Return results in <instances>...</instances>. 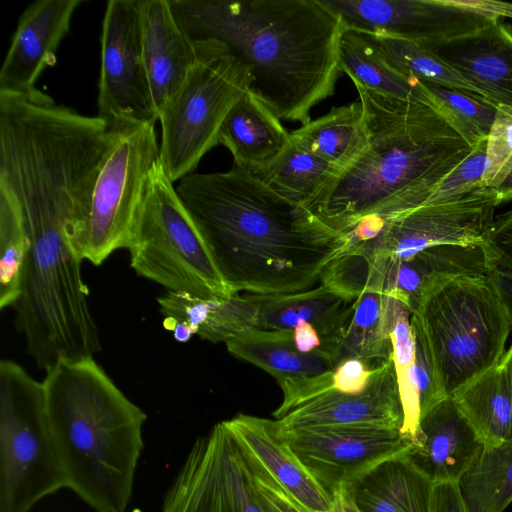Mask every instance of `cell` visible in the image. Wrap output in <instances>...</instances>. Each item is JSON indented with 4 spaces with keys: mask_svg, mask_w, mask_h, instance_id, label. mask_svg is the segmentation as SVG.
Returning <instances> with one entry per match:
<instances>
[{
    "mask_svg": "<svg viewBox=\"0 0 512 512\" xmlns=\"http://www.w3.org/2000/svg\"><path fill=\"white\" fill-rule=\"evenodd\" d=\"M256 301L252 294H235L226 299H212L206 321L197 335L210 342H225L256 328Z\"/></svg>",
    "mask_w": 512,
    "mask_h": 512,
    "instance_id": "cell-35",
    "label": "cell"
},
{
    "mask_svg": "<svg viewBox=\"0 0 512 512\" xmlns=\"http://www.w3.org/2000/svg\"><path fill=\"white\" fill-rule=\"evenodd\" d=\"M354 85L364 110L368 146L303 207L318 226L339 239L359 220L472 149L435 108Z\"/></svg>",
    "mask_w": 512,
    "mask_h": 512,
    "instance_id": "cell-4",
    "label": "cell"
},
{
    "mask_svg": "<svg viewBox=\"0 0 512 512\" xmlns=\"http://www.w3.org/2000/svg\"><path fill=\"white\" fill-rule=\"evenodd\" d=\"M290 142L340 172L345 170L365 151L369 143L362 104L353 102L331 108L327 114L292 131Z\"/></svg>",
    "mask_w": 512,
    "mask_h": 512,
    "instance_id": "cell-26",
    "label": "cell"
},
{
    "mask_svg": "<svg viewBox=\"0 0 512 512\" xmlns=\"http://www.w3.org/2000/svg\"><path fill=\"white\" fill-rule=\"evenodd\" d=\"M252 295L257 306L256 328L293 330L307 323L317 330L322 343L344 323L355 300L324 282L299 292Z\"/></svg>",
    "mask_w": 512,
    "mask_h": 512,
    "instance_id": "cell-24",
    "label": "cell"
},
{
    "mask_svg": "<svg viewBox=\"0 0 512 512\" xmlns=\"http://www.w3.org/2000/svg\"><path fill=\"white\" fill-rule=\"evenodd\" d=\"M434 108L472 147L486 140L497 114V106L468 92L421 82Z\"/></svg>",
    "mask_w": 512,
    "mask_h": 512,
    "instance_id": "cell-33",
    "label": "cell"
},
{
    "mask_svg": "<svg viewBox=\"0 0 512 512\" xmlns=\"http://www.w3.org/2000/svg\"><path fill=\"white\" fill-rule=\"evenodd\" d=\"M376 368L362 359H345L331 371L330 386L343 393L362 392L370 383Z\"/></svg>",
    "mask_w": 512,
    "mask_h": 512,
    "instance_id": "cell-38",
    "label": "cell"
},
{
    "mask_svg": "<svg viewBox=\"0 0 512 512\" xmlns=\"http://www.w3.org/2000/svg\"><path fill=\"white\" fill-rule=\"evenodd\" d=\"M429 512H466L456 482L434 484Z\"/></svg>",
    "mask_w": 512,
    "mask_h": 512,
    "instance_id": "cell-40",
    "label": "cell"
},
{
    "mask_svg": "<svg viewBox=\"0 0 512 512\" xmlns=\"http://www.w3.org/2000/svg\"><path fill=\"white\" fill-rule=\"evenodd\" d=\"M491 191L495 193L498 205L512 201V164L499 184Z\"/></svg>",
    "mask_w": 512,
    "mask_h": 512,
    "instance_id": "cell-45",
    "label": "cell"
},
{
    "mask_svg": "<svg viewBox=\"0 0 512 512\" xmlns=\"http://www.w3.org/2000/svg\"><path fill=\"white\" fill-rule=\"evenodd\" d=\"M411 309L397 297L379 289L364 288L352 303L340 328L320 347L334 368L343 360L358 358L379 367L392 356L391 332Z\"/></svg>",
    "mask_w": 512,
    "mask_h": 512,
    "instance_id": "cell-21",
    "label": "cell"
},
{
    "mask_svg": "<svg viewBox=\"0 0 512 512\" xmlns=\"http://www.w3.org/2000/svg\"><path fill=\"white\" fill-rule=\"evenodd\" d=\"M344 30L399 38L429 49L475 32L493 20L452 0H322Z\"/></svg>",
    "mask_w": 512,
    "mask_h": 512,
    "instance_id": "cell-14",
    "label": "cell"
},
{
    "mask_svg": "<svg viewBox=\"0 0 512 512\" xmlns=\"http://www.w3.org/2000/svg\"><path fill=\"white\" fill-rule=\"evenodd\" d=\"M492 266L485 245L434 246L397 262L394 287L416 309L425 291L437 282L455 276L486 275Z\"/></svg>",
    "mask_w": 512,
    "mask_h": 512,
    "instance_id": "cell-27",
    "label": "cell"
},
{
    "mask_svg": "<svg viewBox=\"0 0 512 512\" xmlns=\"http://www.w3.org/2000/svg\"><path fill=\"white\" fill-rule=\"evenodd\" d=\"M43 385L65 487L96 512H125L147 415L93 357L57 362Z\"/></svg>",
    "mask_w": 512,
    "mask_h": 512,
    "instance_id": "cell-3",
    "label": "cell"
},
{
    "mask_svg": "<svg viewBox=\"0 0 512 512\" xmlns=\"http://www.w3.org/2000/svg\"><path fill=\"white\" fill-rule=\"evenodd\" d=\"M176 191L234 294L275 295L321 282L341 241L252 173L189 174Z\"/></svg>",
    "mask_w": 512,
    "mask_h": 512,
    "instance_id": "cell-1",
    "label": "cell"
},
{
    "mask_svg": "<svg viewBox=\"0 0 512 512\" xmlns=\"http://www.w3.org/2000/svg\"><path fill=\"white\" fill-rule=\"evenodd\" d=\"M330 373L314 378L309 398L275 419L280 428L356 425L401 430L403 409L392 356L376 368L359 393L333 389Z\"/></svg>",
    "mask_w": 512,
    "mask_h": 512,
    "instance_id": "cell-15",
    "label": "cell"
},
{
    "mask_svg": "<svg viewBox=\"0 0 512 512\" xmlns=\"http://www.w3.org/2000/svg\"><path fill=\"white\" fill-rule=\"evenodd\" d=\"M161 512H264L251 467L224 421L195 440Z\"/></svg>",
    "mask_w": 512,
    "mask_h": 512,
    "instance_id": "cell-12",
    "label": "cell"
},
{
    "mask_svg": "<svg viewBox=\"0 0 512 512\" xmlns=\"http://www.w3.org/2000/svg\"><path fill=\"white\" fill-rule=\"evenodd\" d=\"M433 486L406 451L384 460L347 489L359 512H429Z\"/></svg>",
    "mask_w": 512,
    "mask_h": 512,
    "instance_id": "cell-23",
    "label": "cell"
},
{
    "mask_svg": "<svg viewBox=\"0 0 512 512\" xmlns=\"http://www.w3.org/2000/svg\"><path fill=\"white\" fill-rule=\"evenodd\" d=\"M113 131L85 218L71 238L78 257L94 265L130 246L150 172L160 159L155 124Z\"/></svg>",
    "mask_w": 512,
    "mask_h": 512,
    "instance_id": "cell-9",
    "label": "cell"
},
{
    "mask_svg": "<svg viewBox=\"0 0 512 512\" xmlns=\"http://www.w3.org/2000/svg\"><path fill=\"white\" fill-rule=\"evenodd\" d=\"M339 172L290 142L272 163L253 175L282 198L303 208Z\"/></svg>",
    "mask_w": 512,
    "mask_h": 512,
    "instance_id": "cell-31",
    "label": "cell"
},
{
    "mask_svg": "<svg viewBox=\"0 0 512 512\" xmlns=\"http://www.w3.org/2000/svg\"><path fill=\"white\" fill-rule=\"evenodd\" d=\"M140 12L143 56L159 118L195 63L196 44L168 0H141Z\"/></svg>",
    "mask_w": 512,
    "mask_h": 512,
    "instance_id": "cell-20",
    "label": "cell"
},
{
    "mask_svg": "<svg viewBox=\"0 0 512 512\" xmlns=\"http://www.w3.org/2000/svg\"><path fill=\"white\" fill-rule=\"evenodd\" d=\"M82 0H36L20 15L0 69V93L36 89L41 73L57 61V50L70 30Z\"/></svg>",
    "mask_w": 512,
    "mask_h": 512,
    "instance_id": "cell-16",
    "label": "cell"
},
{
    "mask_svg": "<svg viewBox=\"0 0 512 512\" xmlns=\"http://www.w3.org/2000/svg\"><path fill=\"white\" fill-rule=\"evenodd\" d=\"M228 351L273 376L277 382L316 377L334 369L321 348L303 353L296 347L293 330L253 328L226 343Z\"/></svg>",
    "mask_w": 512,
    "mask_h": 512,
    "instance_id": "cell-25",
    "label": "cell"
},
{
    "mask_svg": "<svg viewBox=\"0 0 512 512\" xmlns=\"http://www.w3.org/2000/svg\"><path fill=\"white\" fill-rule=\"evenodd\" d=\"M128 250L134 271L168 291L203 299L235 295L220 274L160 159L150 172Z\"/></svg>",
    "mask_w": 512,
    "mask_h": 512,
    "instance_id": "cell-6",
    "label": "cell"
},
{
    "mask_svg": "<svg viewBox=\"0 0 512 512\" xmlns=\"http://www.w3.org/2000/svg\"><path fill=\"white\" fill-rule=\"evenodd\" d=\"M411 326L424 342L446 397L500 361L511 331L487 274L434 284L412 313Z\"/></svg>",
    "mask_w": 512,
    "mask_h": 512,
    "instance_id": "cell-5",
    "label": "cell"
},
{
    "mask_svg": "<svg viewBox=\"0 0 512 512\" xmlns=\"http://www.w3.org/2000/svg\"><path fill=\"white\" fill-rule=\"evenodd\" d=\"M460 7L489 15L493 18H512V3L499 0H452Z\"/></svg>",
    "mask_w": 512,
    "mask_h": 512,
    "instance_id": "cell-42",
    "label": "cell"
},
{
    "mask_svg": "<svg viewBox=\"0 0 512 512\" xmlns=\"http://www.w3.org/2000/svg\"><path fill=\"white\" fill-rule=\"evenodd\" d=\"M367 36L384 59L400 73L420 82L457 89L482 97L473 86L432 51L395 37Z\"/></svg>",
    "mask_w": 512,
    "mask_h": 512,
    "instance_id": "cell-32",
    "label": "cell"
},
{
    "mask_svg": "<svg viewBox=\"0 0 512 512\" xmlns=\"http://www.w3.org/2000/svg\"><path fill=\"white\" fill-rule=\"evenodd\" d=\"M65 487L51 435L43 382L12 360L0 362V512H29Z\"/></svg>",
    "mask_w": 512,
    "mask_h": 512,
    "instance_id": "cell-8",
    "label": "cell"
},
{
    "mask_svg": "<svg viewBox=\"0 0 512 512\" xmlns=\"http://www.w3.org/2000/svg\"><path fill=\"white\" fill-rule=\"evenodd\" d=\"M164 326L172 331L175 340L181 343L188 342L195 335L194 330L184 321L165 318Z\"/></svg>",
    "mask_w": 512,
    "mask_h": 512,
    "instance_id": "cell-44",
    "label": "cell"
},
{
    "mask_svg": "<svg viewBox=\"0 0 512 512\" xmlns=\"http://www.w3.org/2000/svg\"><path fill=\"white\" fill-rule=\"evenodd\" d=\"M497 206L482 187L389 218H363L341 235L337 256L407 261L434 246L485 245Z\"/></svg>",
    "mask_w": 512,
    "mask_h": 512,
    "instance_id": "cell-10",
    "label": "cell"
},
{
    "mask_svg": "<svg viewBox=\"0 0 512 512\" xmlns=\"http://www.w3.org/2000/svg\"><path fill=\"white\" fill-rule=\"evenodd\" d=\"M483 447L452 398L447 397L422 417L407 454L434 484L457 483Z\"/></svg>",
    "mask_w": 512,
    "mask_h": 512,
    "instance_id": "cell-19",
    "label": "cell"
},
{
    "mask_svg": "<svg viewBox=\"0 0 512 512\" xmlns=\"http://www.w3.org/2000/svg\"><path fill=\"white\" fill-rule=\"evenodd\" d=\"M280 120L248 88L223 120L218 144L231 152L234 166L257 174L290 143V133Z\"/></svg>",
    "mask_w": 512,
    "mask_h": 512,
    "instance_id": "cell-22",
    "label": "cell"
},
{
    "mask_svg": "<svg viewBox=\"0 0 512 512\" xmlns=\"http://www.w3.org/2000/svg\"><path fill=\"white\" fill-rule=\"evenodd\" d=\"M141 0H110L102 21L97 117L111 130L159 121L142 50Z\"/></svg>",
    "mask_w": 512,
    "mask_h": 512,
    "instance_id": "cell-11",
    "label": "cell"
},
{
    "mask_svg": "<svg viewBox=\"0 0 512 512\" xmlns=\"http://www.w3.org/2000/svg\"><path fill=\"white\" fill-rule=\"evenodd\" d=\"M500 362L505 370V373H506V376L508 379V383L510 386V390H511V395H512V344L505 351ZM510 442H512V433H511V441Z\"/></svg>",
    "mask_w": 512,
    "mask_h": 512,
    "instance_id": "cell-46",
    "label": "cell"
},
{
    "mask_svg": "<svg viewBox=\"0 0 512 512\" xmlns=\"http://www.w3.org/2000/svg\"><path fill=\"white\" fill-rule=\"evenodd\" d=\"M276 421V420H275ZM279 435L332 496L384 460L408 451L399 430L376 426H320L282 429Z\"/></svg>",
    "mask_w": 512,
    "mask_h": 512,
    "instance_id": "cell-13",
    "label": "cell"
},
{
    "mask_svg": "<svg viewBox=\"0 0 512 512\" xmlns=\"http://www.w3.org/2000/svg\"><path fill=\"white\" fill-rule=\"evenodd\" d=\"M487 276L504 308L512 329V270L493 264Z\"/></svg>",
    "mask_w": 512,
    "mask_h": 512,
    "instance_id": "cell-41",
    "label": "cell"
},
{
    "mask_svg": "<svg viewBox=\"0 0 512 512\" xmlns=\"http://www.w3.org/2000/svg\"><path fill=\"white\" fill-rule=\"evenodd\" d=\"M339 65L353 83L392 98L419 102L434 108L423 84L392 67L365 35L344 30L339 45Z\"/></svg>",
    "mask_w": 512,
    "mask_h": 512,
    "instance_id": "cell-29",
    "label": "cell"
},
{
    "mask_svg": "<svg viewBox=\"0 0 512 512\" xmlns=\"http://www.w3.org/2000/svg\"><path fill=\"white\" fill-rule=\"evenodd\" d=\"M250 467L253 491L264 512H315L303 507L270 477L251 465ZM333 496L332 506L323 512H359L346 486H342Z\"/></svg>",
    "mask_w": 512,
    "mask_h": 512,
    "instance_id": "cell-36",
    "label": "cell"
},
{
    "mask_svg": "<svg viewBox=\"0 0 512 512\" xmlns=\"http://www.w3.org/2000/svg\"><path fill=\"white\" fill-rule=\"evenodd\" d=\"M390 339L403 409V425L400 432L405 437L412 439L421 420V409L415 372L416 345L411 326V315H405L398 319Z\"/></svg>",
    "mask_w": 512,
    "mask_h": 512,
    "instance_id": "cell-34",
    "label": "cell"
},
{
    "mask_svg": "<svg viewBox=\"0 0 512 512\" xmlns=\"http://www.w3.org/2000/svg\"><path fill=\"white\" fill-rule=\"evenodd\" d=\"M512 164V108L499 106L488 135L484 187L494 189Z\"/></svg>",
    "mask_w": 512,
    "mask_h": 512,
    "instance_id": "cell-37",
    "label": "cell"
},
{
    "mask_svg": "<svg viewBox=\"0 0 512 512\" xmlns=\"http://www.w3.org/2000/svg\"><path fill=\"white\" fill-rule=\"evenodd\" d=\"M450 397L483 445L511 441L512 395L500 361Z\"/></svg>",
    "mask_w": 512,
    "mask_h": 512,
    "instance_id": "cell-28",
    "label": "cell"
},
{
    "mask_svg": "<svg viewBox=\"0 0 512 512\" xmlns=\"http://www.w3.org/2000/svg\"><path fill=\"white\" fill-rule=\"evenodd\" d=\"M195 44L196 61L159 117L160 161L172 182L191 174L218 145L223 120L251 82L249 68L223 43Z\"/></svg>",
    "mask_w": 512,
    "mask_h": 512,
    "instance_id": "cell-7",
    "label": "cell"
},
{
    "mask_svg": "<svg viewBox=\"0 0 512 512\" xmlns=\"http://www.w3.org/2000/svg\"><path fill=\"white\" fill-rule=\"evenodd\" d=\"M457 484L466 512H502L512 502V442L484 445Z\"/></svg>",
    "mask_w": 512,
    "mask_h": 512,
    "instance_id": "cell-30",
    "label": "cell"
},
{
    "mask_svg": "<svg viewBox=\"0 0 512 512\" xmlns=\"http://www.w3.org/2000/svg\"><path fill=\"white\" fill-rule=\"evenodd\" d=\"M224 423L251 466L270 477L306 509H330L334 496L279 435L275 420L239 413Z\"/></svg>",
    "mask_w": 512,
    "mask_h": 512,
    "instance_id": "cell-17",
    "label": "cell"
},
{
    "mask_svg": "<svg viewBox=\"0 0 512 512\" xmlns=\"http://www.w3.org/2000/svg\"><path fill=\"white\" fill-rule=\"evenodd\" d=\"M490 103L512 108V26L495 19L429 48Z\"/></svg>",
    "mask_w": 512,
    "mask_h": 512,
    "instance_id": "cell-18",
    "label": "cell"
},
{
    "mask_svg": "<svg viewBox=\"0 0 512 512\" xmlns=\"http://www.w3.org/2000/svg\"><path fill=\"white\" fill-rule=\"evenodd\" d=\"M193 42L216 40L249 68V90L279 119L311 121L341 73L344 31L322 0H168Z\"/></svg>",
    "mask_w": 512,
    "mask_h": 512,
    "instance_id": "cell-2",
    "label": "cell"
},
{
    "mask_svg": "<svg viewBox=\"0 0 512 512\" xmlns=\"http://www.w3.org/2000/svg\"><path fill=\"white\" fill-rule=\"evenodd\" d=\"M485 246L493 264L512 270V210L494 219Z\"/></svg>",
    "mask_w": 512,
    "mask_h": 512,
    "instance_id": "cell-39",
    "label": "cell"
},
{
    "mask_svg": "<svg viewBox=\"0 0 512 512\" xmlns=\"http://www.w3.org/2000/svg\"><path fill=\"white\" fill-rule=\"evenodd\" d=\"M296 347L303 353L313 352L322 346L317 330L310 324L304 323L294 328Z\"/></svg>",
    "mask_w": 512,
    "mask_h": 512,
    "instance_id": "cell-43",
    "label": "cell"
}]
</instances>
